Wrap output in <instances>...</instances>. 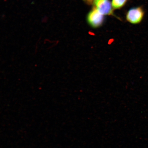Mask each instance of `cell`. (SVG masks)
Here are the masks:
<instances>
[{
    "mask_svg": "<svg viewBox=\"0 0 148 148\" xmlns=\"http://www.w3.org/2000/svg\"><path fill=\"white\" fill-rule=\"evenodd\" d=\"M144 15L143 9L140 7L131 8L127 12L126 18L127 21L132 24L139 23L143 19Z\"/></svg>",
    "mask_w": 148,
    "mask_h": 148,
    "instance_id": "cell-1",
    "label": "cell"
},
{
    "mask_svg": "<svg viewBox=\"0 0 148 148\" xmlns=\"http://www.w3.org/2000/svg\"><path fill=\"white\" fill-rule=\"evenodd\" d=\"M95 8L92 9L89 12L87 16L88 23L94 28H97L101 26L102 24L104 17Z\"/></svg>",
    "mask_w": 148,
    "mask_h": 148,
    "instance_id": "cell-2",
    "label": "cell"
},
{
    "mask_svg": "<svg viewBox=\"0 0 148 148\" xmlns=\"http://www.w3.org/2000/svg\"><path fill=\"white\" fill-rule=\"evenodd\" d=\"M95 8L103 15H110L113 14V7L109 0H94Z\"/></svg>",
    "mask_w": 148,
    "mask_h": 148,
    "instance_id": "cell-3",
    "label": "cell"
},
{
    "mask_svg": "<svg viewBox=\"0 0 148 148\" xmlns=\"http://www.w3.org/2000/svg\"><path fill=\"white\" fill-rule=\"evenodd\" d=\"M127 1V0H112V4L113 8L118 9L121 8Z\"/></svg>",
    "mask_w": 148,
    "mask_h": 148,
    "instance_id": "cell-4",
    "label": "cell"
},
{
    "mask_svg": "<svg viewBox=\"0 0 148 148\" xmlns=\"http://www.w3.org/2000/svg\"></svg>",
    "mask_w": 148,
    "mask_h": 148,
    "instance_id": "cell-5",
    "label": "cell"
}]
</instances>
